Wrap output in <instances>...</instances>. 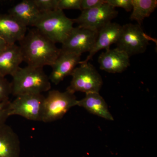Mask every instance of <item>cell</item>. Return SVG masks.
I'll return each instance as SVG.
<instances>
[{"label": "cell", "instance_id": "cell-1", "mask_svg": "<svg viewBox=\"0 0 157 157\" xmlns=\"http://www.w3.org/2000/svg\"><path fill=\"white\" fill-rule=\"evenodd\" d=\"M19 43L24 62L32 67L51 66L61 51L36 28L30 30Z\"/></svg>", "mask_w": 157, "mask_h": 157}, {"label": "cell", "instance_id": "cell-2", "mask_svg": "<svg viewBox=\"0 0 157 157\" xmlns=\"http://www.w3.org/2000/svg\"><path fill=\"white\" fill-rule=\"evenodd\" d=\"M11 94L16 97L26 94H42L51 88L48 76L43 67L27 66L20 67L12 76Z\"/></svg>", "mask_w": 157, "mask_h": 157}, {"label": "cell", "instance_id": "cell-3", "mask_svg": "<svg viewBox=\"0 0 157 157\" xmlns=\"http://www.w3.org/2000/svg\"><path fill=\"white\" fill-rule=\"evenodd\" d=\"M74 23L63 11L56 10L41 13L34 27L55 44H62L74 27Z\"/></svg>", "mask_w": 157, "mask_h": 157}, {"label": "cell", "instance_id": "cell-4", "mask_svg": "<svg viewBox=\"0 0 157 157\" xmlns=\"http://www.w3.org/2000/svg\"><path fill=\"white\" fill-rule=\"evenodd\" d=\"M77 103L74 94L69 91H49L45 97L42 121L50 123L61 119L72 107L77 106Z\"/></svg>", "mask_w": 157, "mask_h": 157}, {"label": "cell", "instance_id": "cell-5", "mask_svg": "<svg viewBox=\"0 0 157 157\" xmlns=\"http://www.w3.org/2000/svg\"><path fill=\"white\" fill-rule=\"evenodd\" d=\"M152 39L145 33L140 25L127 24L122 26L117 48L126 53L129 56L146 51Z\"/></svg>", "mask_w": 157, "mask_h": 157}, {"label": "cell", "instance_id": "cell-6", "mask_svg": "<svg viewBox=\"0 0 157 157\" xmlns=\"http://www.w3.org/2000/svg\"><path fill=\"white\" fill-rule=\"evenodd\" d=\"M80 66L73 70L72 79L67 90L74 94L82 92L86 94L99 93L103 80L95 68L89 62L79 63Z\"/></svg>", "mask_w": 157, "mask_h": 157}, {"label": "cell", "instance_id": "cell-7", "mask_svg": "<svg viewBox=\"0 0 157 157\" xmlns=\"http://www.w3.org/2000/svg\"><path fill=\"white\" fill-rule=\"evenodd\" d=\"M45 99L41 94L16 96L14 101L9 103V117L18 115L29 120L42 121Z\"/></svg>", "mask_w": 157, "mask_h": 157}, {"label": "cell", "instance_id": "cell-8", "mask_svg": "<svg viewBox=\"0 0 157 157\" xmlns=\"http://www.w3.org/2000/svg\"><path fill=\"white\" fill-rule=\"evenodd\" d=\"M118 11L107 3L93 9L83 10L77 18L73 19L78 26L98 32L117 16Z\"/></svg>", "mask_w": 157, "mask_h": 157}, {"label": "cell", "instance_id": "cell-9", "mask_svg": "<svg viewBox=\"0 0 157 157\" xmlns=\"http://www.w3.org/2000/svg\"><path fill=\"white\" fill-rule=\"evenodd\" d=\"M98 32L77 26L73 27L67 38L62 43V50L81 55L92 49Z\"/></svg>", "mask_w": 157, "mask_h": 157}, {"label": "cell", "instance_id": "cell-10", "mask_svg": "<svg viewBox=\"0 0 157 157\" xmlns=\"http://www.w3.org/2000/svg\"><path fill=\"white\" fill-rule=\"evenodd\" d=\"M80 57V55L61 49L59 56L51 66L52 71L48 76L51 82L58 84L67 76L71 75L76 66L79 64Z\"/></svg>", "mask_w": 157, "mask_h": 157}, {"label": "cell", "instance_id": "cell-11", "mask_svg": "<svg viewBox=\"0 0 157 157\" xmlns=\"http://www.w3.org/2000/svg\"><path fill=\"white\" fill-rule=\"evenodd\" d=\"M100 69L109 73H121L130 66V57L117 48L102 52L98 58Z\"/></svg>", "mask_w": 157, "mask_h": 157}, {"label": "cell", "instance_id": "cell-12", "mask_svg": "<svg viewBox=\"0 0 157 157\" xmlns=\"http://www.w3.org/2000/svg\"><path fill=\"white\" fill-rule=\"evenodd\" d=\"M122 26L116 23L110 22L98 32L94 47L86 59L79 63H87L99 51L109 49L110 45L116 43L120 35Z\"/></svg>", "mask_w": 157, "mask_h": 157}, {"label": "cell", "instance_id": "cell-13", "mask_svg": "<svg viewBox=\"0 0 157 157\" xmlns=\"http://www.w3.org/2000/svg\"><path fill=\"white\" fill-rule=\"evenodd\" d=\"M27 27L9 14H0V36L8 45L19 42L25 36Z\"/></svg>", "mask_w": 157, "mask_h": 157}, {"label": "cell", "instance_id": "cell-14", "mask_svg": "<svg viewBox=\"0 0 157 157\" xmlns=\"http://www.w3.org/2000/svg\"><path fill=\"white\" fill-rule=\"evenodd\" d=\"M9 14L26 26L34 27L41 12L33 0H23L9 9Z\"/></svg>", "mask_w": 157, "mask_h": 157}, {"label": "cell", "instance_id": "cell-15", "mask_svg": "<svg viewBox=\"0 0 157 157\" xmlns=\"http://www.w3.org/2000/svg\"><path fill=\"white\" fill-rule=\"evenodd\" d=\"M24 62L19 46L16 44L9 45L0 53V76H12Z\"/></svg>", "mask_w": 157, "mask_h": 157}, {"label": "cell", "instance_id": "cell-16", "mask_svg": "<svg viewBox=\"0 0 157 157\" xmlns=\"http://www.w3.org/2000/svg\"><path fill=\"white\" fill-rule=\"evenodd\" d=\"M20 141L11 127L6 124L0 128V157H20Z\"/></svg>", "mask_w": 157, "mask_h": 157}, {"label": "cell", "instance_id": "cell-17", "mask_svg": "<svg viewBox=\"0 0 157 157\" xmlns=\"http://www.w3.org/2000/svg\"><path fill=\"white\" fill-rule=\"evenodd\" d=\"M77 106L83 107L90 113L107 120H114L109 112L107 104L99 93L86 94L84 98L78 101Z\"/></svg>", "mask_w": 157, "mask_h": 157}, {"label": "cell", "instance_id": "cell-18", "mask_svg": "<svg viewBox=\"0 0 157 157\" xmlns=\"http://www.w3.org/2000/svg\"><path fill=\"white\" fill-rule=\"evenodd\" d=\"M132 13L130 19L141 25L144 20L149 17L157 7L156 0H132Z\"/></svg>", "mask_w": 157, "mask_h": 157}, {"label": "cell", "instance_id": "cell-19", "mask_svg": "<svg viewBox=\"0 0 157 157\" xmlns=\"http://www.w3.org/2000/svg\"><path fill=\"white\" fill-rule=\"evenodd\" d=\"M33 2L41 13L57 10L58 0H33Z\"/></svg>", "mask_w": 157, "mask_h": 157}, {"label": "cell", "instance_id": "cell-20", "mask_svg": "<svg viewBox=\"0 0 157 157\" xmlns=\"http://www.w3.org/2000/svg\"><path fill=\"white\" fill-rule=\"evenodd\" d=\"M11 94V82L6 77L0 76V103L9 101V96Z\"/></svg>", "mask_w": 157, "mask_h": 157}, {"label": "cell", "instance_id": "cell-21", "mask_svg": "<svg viewBox=\"0 0 157 157\" xmlns=\"http://www.w3.org/2000/svg\"><path fill=\"white\" fill-rule=\"evenodd\" d=\"M81 0H58L57 10H81Z\"/></svg>", "mask_w": 157, "mask_h": 157}, {"label": "cell", "instance_id": "cell-22", "mask_svg": "<svg viewBox=\"0 0 157 157\" xmlns=\"http://www.w3.org/2000/svg\"><path fill=\"white\" fill-rule=\"evenodd\" d=\"M106 3L113 8H121L127 11H132V0H106Z\"/></svg>", "mask_w": 157, "mask_h": 157}, {"label": "cell", "instance_id": "cell-23", "mask_svg": "<svg viewBox=\"0 0 157 157\" xmlns=\"http://www.w3.org/2000/svg\"><path fill=\"white\" fill-rule=\"evenodd\" d=\"M10 101L0 103V128L6 124V121L9 117V105Z\"/></svg>", "mask_w": 157, "mask_h": 157}, {"label": "cell", "instance_id": "cell-24", "mask_svg": "<svg viewBox=\"0 0 157 157\" xmlns=\"http://www.w3.org/2000/svg\"><path fill=\"white\" fill-rule=\"evenodd\" d=\"M106 3V0H81V11L93 9Z\"/></svg>", "mask_w": 157, "mask_h": 157}, {"label": "cell", "instance_id": "cell-25", "mask_svg": "<svg viewBox=\"0 0 157 157\" xmlns=\"http://www.w3.org/2000/svg\"><path fill=\"white\" fill-rule=\"evenodd\" d=\"M9 45L5 40L0 36V53L5 50Z\"/></svg>", "mask_w": 157, "mask_h": 157}]
</instances>
